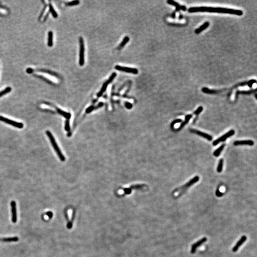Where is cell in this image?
I'll use <instances>...</instances> for the list:
<instances>
[{
  "label": "cell",
  "mask_w": 257,
  "mask_h": 257,
  "mask_svg": "<svg viewBox=\"0 0 257 257\" xmlns=\"http://www.w3.org/2000/svg\"><path fill=\"white\" fill-rule=\"evenodd\" d=\"M129 40H130L129 37H128V36L125 37L123 39V40L122 41V42H121V43L119 45L118 47L119 50H121L122 48H123V47L129 41Z\"/></svg>",
  "instance_id": "cell-24"
},
{
  "label": "cell",
  "mask_w": 257,
  "mask_h": 257,
  "mask_svg": "<svg viewBox=\"0 0 257 257\" xmlns=\"http://www.w3.org/2000/svg\"><path fill=\"white\" fill-rule=\"evenodd\" d=\"M18 240H19V239H18V237H10V238H4L3 239H2V241H4V242H15V241H18Z\"/></svg>",
  "instance_id": "cell-23"
},
{
  "label": "cell",
  "mask_w": 257,
  "mask_h": 257,
  "mask_svg": "<svg viewBox=\"0 0 257 257\" xmlns=\"http://www.w3.org/2000/svg\"><path fill=\"white\" fill-rule=\"evenodd\" d=\"M53 34L52 31H49L48 33V42L47 45L50 47H52L53 44Z\"/></svg>",
  "instance_id": "cell-14"
},
{
  "label": "cell",
  "mask_w": 257,
  "mask_h": 257,
  "mask_svg": "<svg viewBox=\"0 0 257 257\" xmlns=\"http://www.w3.org/2000/svg\"><path fill=\"white\" fill-rule=\"evenodd\" d=\"M207 241V239L206 237H204L202 238L199 241H198L195 243H194L193 244H192L191 248V253L192 254H194L196 252V250L197 248L200 247V246L202 245L205 243L206 241Z\"/></svg>",
  "instance_id": "cell-9"
},
{
  "label": "cell",
  "mask_w": 257,
  "mask_h": 257,
  "mask_svg": "<svg viewBox=\"0 0 257 257\" xmlns=\"http://www.w3.org/2000/svg\"><path fill=\"white\" fill-rule=\"evenodd\" d=\"M49 12L51 13L53 16L54 18H57L58 17V14L55 11L54 9L53 8V6L51 4H50L49 5Z\"/></svg>",
  "instance_id": "cell-20"
},
{
  "label": "cell",
  "mask_w": 257,
  "mask_h": 257,
  "mask_svg": "<svg viewBox=\"0 0 257 257\" xmlns=\"http://www.w3.org/2000/svg\"><path fill=\"white\" fill-rule=\"evenodd\" d=\"M80 45L79 64L81 66H83L84 63V44L83 39L82 37L80 38Z\"/></svg>",
  "instance_id": "cell-4"
},
{
  "label": "cell",
  "mask_w": 257,
  "mask_h": 257,
  "mask_svg": "<svg viewBox=\"0 0 257 257\" xmlns=\"http://www.w3.org/2000/svg\"><path fill=\"white\" fill-rule=\"evenodd\" d=\"M247 239V237L246 236H243L241 237V238L240 239V240L237 242V243L236 244V245H235L234 246V247L233 248V252H235L237 251V250L240 248V247H241V246L245 242V241H246Z\"/></svg>",
  "instance_id": "cell-11"
},
{
  "label": "cell",
  "mask_w": 257,
  "mask_h": 257,
  "mask_svg": "<svg viewBox=\"0 0 257 257\" xmlns=\"http://www.w3.org/2000/svg\"><path fill=\"white\" fill-rule=\"evenodd\" d=\"M181 9L184 11H185L186 10V7L185 6H181Z\"/></svg>",
  "instance_id": "cell-39"
},
{
  "label": "cell",
  "mask_w": 257,
  "mask_h": 257,
  "mask_svg": "<svg viewBox=\"0 0 257 257\" xmlns=\"http://www.w3.org/2000/svg\"><path fill=\"white\" fill-rule=\"evenodd\" d=\"M48 15H49V13H47V14H46V16H45V17H44V21H45V20H47V18H48Z\"/></svg>",
  "instance_id": "cell-40"
},
{
  "label": "cell",
  "mask_w": 257,
  "mask_h": 257,
  "mask_svg": "<svg viewBox=\"0 0 257 257\" xmlns=\"http://www.w3.org/2000/svg\"><path fill=\"white\" fill-rule=\"evenodd\" d=\"M223 159H221L220 160L219 162V164H218V167H217V171L220 173L222 171V168H223Z\"/></svg>",
  "instance_id": "cell-26"
},
{
  "label": "cell",
  "mask_w": 257,
  "mask_h": 257,
  "mask_svg": "<svg viewBox=\"0 0 257 257\" xmlns=\"http://www.w3.org/2000/svg\"><path fill=\"white\" fill-rule=\"evenodd\" d=\"M125 105H126V107L127 108H128V109H131V108H132V104H131L130 103L126 102V104H125Z\"/></svg>",
  "instance_id": "cell-37"
},
{
  "label": "cell",
  "mask_w": 257,
  "mask_h": 257,
  "mask_svg": "<svg viewBox=\"0 0 257 257\" xmlns=\"http://www.w3.org/2000/svg\"><path fill=\"white\" fill-rule=\"evenodd\" d=\"M26 72H27V74H32L34 70H33V69L31 68H27V69H26Z\"/></svg>",
  "instance_id": "cell-35"
},
{
  "label": "cell",
  "mask_w": 257,
  "mask_h": 257,
  "mask_svg": "<svg viewBox=\"0 0 257 257\" xmlns=\"http://www.w3.org/2000/svg\"><path fill=\"white\" fill-rule=\"evenodd\" d=\"M46 134L47 135V136L49 137L50 141L51 143H52V145L53 146L54 150L57 153V155L58 156V157H59V158L62 161H64L65 160V158L64 155H63L62 153H61V151L60 148L58 147V144H57V143L56 142V141L55 140L53 135L52 134V133L49 131H46Z\"/></svg>",
  "instance_id": "cell-2"
},
{
  "label": "cell",
  "mask_w": 257,
  "mask_h": 257,
  "mask_svg": "<svg viewBox=\"0 0 257 257\" xmlns=\"http://www.w3.org/2000/svg\"><path fill=\"white\" fill-rule=\"evenodd\" d=\"M225 146V144H224L221 145L220 147L218 148L214 152L213 155L216 157H218L219 155H220L221 152L224 149Z\"/></svg>",
  "instance_id": "cell-19"
},
{
  "label": "cell",
  "mask_w": 257,
  "mask_h": 257,
  "mask_svg": "<svg viewBox=\"0 0 257 257\" xmlns=\"http://www.w3.org/2000/svg\"><path fill=\"white\" fill-rule=\"evenodd\" d=\"M255 97H256V99H257V94H255Z\"/></svg>",
  "instance_id": "cell-43"
},
{
  "label": "cell",
  "mask_w": 257,
  "mask_h": 257,
  "mask_svg": "<svg viewBox=\"0 0 257 257\" xmlns=\"http://www.w3.org/2000/svg\"><path fill=\"white\" fill-rule=\"evenodd\" d=\"M11 212H12V220L13 223H16L17 220V215L16 204L15 201H12L11 203Z\"/></svg>",
  "instance_id": "cell-8"
},
{
  "label": "cell",
  "mask_w": 257,
  "mask_h": 257,
  "mask_svg": "<svg viewBox=\"0 0 257 257\" xmlns=\"http://www.w3.org/2000/svg\"><path fill=\"white\" fill-rule=\"evenodd\" d=\"M216 194L217 196H218V197H221L223 195V194L219 191V189H217L216 192Z\"/></svg>",
  "instance_id": "cell-36"
},
{
  "label": "cell",
  "mask_w": 257,
  "mask_h": 257,
  "mask_svg": "<svg viewBox=\"0 0 257 257\" xmlns=\"http://www.w3.org/2000/svg\"><path fill=\"white\" fill-rule=\"evenodd\" d=\"M167 3L168 4L172 5H173V6H175V12L179 11H180V10H181V6H180V4H179L178 3L175 2V1H172V0H168V1H167Z\"/></svg>",
  "instance_id": "cell-16"
},
{
  "label": "cell",
  "mask_w": 257,
  "mask_h": 257,
  "mask_svg": "<svg viewBox=\"0 0 257 257\" xmlns=\"http://www.w3.org/2000/svg\"><path fill=\"white\" fill-rule=\"evenodd\" d=\"M117 75V74H116L115 73H113L112 74H111V75H110V77L109 78V79H108V80L107 81V82H108V83L109 84L110 83H111V82L113 81V80H114V78L116 77Z\"/></svg>",
  "instance_id": "cell-27"
},
{
  "label": "cell",
  "mask_w": 257,
  "mask_h": 257,
  "mask_svg": "<svg viewBox=\"0 0 257 257\" xmlns=\"http://www.w3.org/2000/svg\"><path fill=\"white\" fill-rule=\"evenodd\" d=\"M115 69L119 71H122L126 72L127 73H131V74H138V70L135 68H131L129 67H123L120 65H116L115 67Z\"/></svg>",
  "instance_id": "cell-7"
},
{
  "label": "cell",
  "mask_w": 257,
  "mask_h": 257,
  "mask_svg": "<svg viewBox=\"0 0 257 257\" xmlns=\"http://www.w3.org/2000/svg\"><path fill=\"white\" fill-rule=\"evenodd\" d=\"M253 91V90H250V91H239V94H251L252 93Z\"/></svg>",
  "instance_id": "cell-33"
},
{
  "label": "cell",
  "mask_w": 257,
  "mask_h": 257,
  "mask_svg": "<svg viewBox=\"0 0 257 257\" xmlns=\"http://www.w3.org/2000/svg\"><path fill=\"white\" fill-rule=\"evenodd\" d=\"M65 130L66 131H69V130H70V127H69V121H67L66 122L65 127Z\"/></svg>",
  "instance_id": "cell-32"
},
{
  "label": "cell",
  "mask_w": 257,
  "mask_h": 257,
  "mask_svg": "<svg viewBox=\"0 0 257 257\" xmlns=\"http://www.w3.org/2000/svg\"><path fill=\"white\" fill-rule=\"evenodd\" d=\"M124 192H125V193L129 194L131 193V189H125Z\"/></svg>",
  "instance_id": "cell-38"
},
{
  "label": "cell",
  "mask_w": 257,
  "mask_h": 257,
  "mask_svg": "<svg viewBox=\"0 0 257 257\" xmlns=\"http://www.w3.org/2000/svg\"><path fill=\"white\" fill-rule=\"evenodd\" d=\"M190 131L192 133H193L194 134H196L198 135L199 136H201L203 138H204L205 139H208L209 141H211L212 139V136H211V135L208 134L205 132H203L202 131H198V130H195V129H191L190 130Z\"/></svg>",
  "instance_id": "cell-10"
},
{
  "label": "cell",
  "mask_w": 257,
  "mask_h": 257,
  "mask_svg": "<svg viewBox=\"0 0 257 257\" xmlns=\"http://www.w3.org/2000/svg\"><path fill=\"white\" fill-rule=\"evenodd\" d=\"M0 121L19 129H22L24 127V124L22 123H17L15 121H13L2 116H0Z\"/></svg>",
  "instance_id": "cell-5"
},
{
  "label": "cell",
  "mask_w": 257,
  "mask_h": 257,
  "mask_svg": "<svg viewBox=\"0 0 257 257\" xmlns=\"http://www.w3.org/2000/svg\"><path fill=\"white\" fill-rule=\"evenodd\" d=\"M254 83H256V81L255 80H251L247 83V85L249 87H251Z\"/></svg>",
  "instance_id": "cell-31"
},
{
  "label": "cell",
  "mask_w": 257,
  "mask_h": 257,
  "mask_svg": "<svg viewBox=\"0 0 257 257\" xmlns=\"http://www.w3.org/2000/svg\"><path fill=\"white\" fill-rule=\"evenodd\" d=\"M108 85H109V84L108 83V82H107L103 84V85L102 86V88L101 90H100V91L97 94V96H98V97H100L101 96H102L103 94L105 91V90L107 89V86H108Z\"/></svg>",
  "instance_id": "cell-18"
},
{
  "label": "cell",
  "mask_w": 257,
  "mask_h": 257,
  "mask_svg": "<svg viewBox=\"0 0 257 257\" xmlns=\"http://www.w3.org/2000/svg\"><path fill=\"white\" fill-rule=\"evenodd\" d=\"M199 179H200V178H199V176H197L194 177L193 179L190 180L187 183L184 185L183 186H182L181 187H180V188H178V189L176 190L175 192L180 191V192L179 194V195L180 196L182 193H184L185 192L187 189L190 188L191 186L193 185V184H194L196 182H197L199 180Z\"/></svg>",
  "instance_id": "cell-3"
},
{
  "label": "cell",
  "mask_w": 257,
  "mask_h": 257,
  "mask_svg": "<svg viewBox=\"0 0 257 257\" xmlns=\"http://www.w3.org/2000/svg\"><path fill=\"white\" fill-rule=\"evenodd\" d=\"M233 144L235 146H239V145L253 146L254 144V143L252 140H243V141H236Z\"/></svg>",
  "instance_id": "cell-12"
},
{
  "label": "cell",
  "mask_w": 257,
  "mask_h": 257,
  "mask_svg": "<svg viewBox=\"0 0 257 257\" xmlns=\"http://www.w3.org/2000/svg\"><path fill=\"white\" fill-rule=\"evenodd\" d=\"M234 134H235V131H234V130H232L229 131L227 133H225L224 135H223L222 136H221L220 138H219L217 139L216 140L214 141L213 142V145L214 146H216V145H218L219 143H220L221 142H224L226 139H227L229 137L232 136Z\"/></svg>",
  "instance_id": "cell-6"
},
{
  "label": "cell",
  "mask_w": 257,
  "mask_h": 257,
  "mask_svg": "<svg viewBox=\"0 0 257 257\" xmlns=\"http://www.w3.org/2000/svg\"><path fill=\"white\" fill-rule=\"evenodd\" d=\"M189 12H216L220 13H228L235 14L239 16L242 15L243 12L241 10H234L231 9L224 8L221 7H191L188 9Z\"/></svg>",
  "instance_id": "cell-1"
},
{
  "label": "cell",
  "mask_w": 257,
  "mask_h": 257,
  "mask_svg": "<svg viewBox=\"0 0 257 257\" xmlns=\"http://www.w3.org/2000/svg\"><path fill=\"white\" fill-rule=\"evenodd\" d=\"M12 90V88L11 87H7L4 90L0 91V97L3 96L5 94H7L10 92Z\"/></svg>",
  "instance_id": "cell-22"
},
{
  "label": "cell",
  "mask_w": 257,
  "mask_h": 257,
  "mask_svg": "<svg viewBox=\"0 0 257 257\" xmlns=\"http://www.w3.org/2000/svg\"><path fill=\"white\" fill-rule=\"evenodd\" d=\"M203 107L202 106H200L197 110H196L194 112V114L195 115H198L199 114H200V112H201L203 110Z\"/></svg>",
  "instance_id": "cell-30"
},
{
  "label": "cell",
  "mask_w": 257,
  "mask_h": 257,
  "mask_svg": "<svg viewBox=\"0 0 257 257\" xmlns=\"http://www.w3.org/2000/svg\"><path fill=\"white\" fill-rule=\"evenodd\" d=\"M38 71L39 72H42L43 73H45V74H49L50 75H52L53 76H56L58 77V75L56 73H53V72H51L48 69H40L38 70Z\"/></svg>",
  "instance_id": "cell-25"
},
{
  "label": "cell",
  "mask_w": 257,
  "mask_h": 257,
  "mask_svg": "<svg viewBox=\"0 0 257 257\" xmlns=\"http://www.w3.org/2000/svg\"><path fill=\"white\" fill-rule=\"evenodd\" d=\"M209 24L208 21L205 22L203 25H201L199 28L196 29V30L195 31V33H196V34L200 33L202 31H203L204 30L208 28V27L209 26Z\"/></svg>",
  "instance_id": "cell-15"
},
{
  "label": "cell",
  "mask_w": 257,
  "mask_h": 257,
  "mask_svg": "<svg viewBox=\"0 0 257 257\" xmlns=\"http://www.w3.org/2000/svg\"><path fill=\"white\" fill-rule=\"evenodd\" d=\"M94 106H90V107H89L88 108H87V109L86 110V112L87 113H89L90 112H91L92 110H94Z\"/></svg>",
  "instance_id": "cell-34"
},
{
  "label": "cell",
  "mask_w": 257,
  "mask_h": 257,
  "mask_svg": "<svg viewBox=\"0 0 257 257\" xmlns=\"http://www.w3.org/2000/svg\"><path fill=\"white\" fill-rule=\"evenodd\" d=\"M182 122V120H181V119H177V120H174V121H173V122H172V123H171V129H172V130L174 129L173 127H174V125L175 124L177 123H181V122Z\"/></svg>",
  "instance_id": "cell-29"
},
{
  "label": "cell",
  "mask_w": 257,
  "mask_h": 257,
  "mask_svg": "<svg viewBox=\"0 0 257 257\" xmlns=\"http://www.w3.org/2000/svg\"><path fill=\"white\" fill-rule=\"evenodd\" d=\"M179 18H180V19H181L182 18V15H180Z\"/></svg>",
  "instance_id": "cell-42"
},
{
  "label": "cell",
  "mask_w": 257,
  "mask_h": 257,
  "mask_svg": "<svg viewBox=\"0 0 257 257\" xmlns=\"http://www.w3.org/2000/svg\"><path fill=\"white\" fill-rule=\"evenodd\" d=\"M172 17L173 18H175V12H173L172 14Z\"/></svg>",
  "instance_id": "cell-41"
},
{
  "label": "cell",
  "mask_w": 257,
  "mask_h": 257,
  "mask_svg": "<svg viewBox=\"0 0 257 257\" xmlns=\"http://www.w3.org/2000/svg\"><path fill=\"white\" fill-rule=\"evenodd\" d=\"M202 91L205 93L208 94H215L218 92H219V90H210L207 88H203L202 89Z\"/></svg>",
  "instance_id": "cell-17"
},
{
  "label": "cell",
  "mask_w": 257,
  "mask_h": 257,
  "mask_svg": "<svg viewBox=\"0 0 257 257\" xmlns=\"http://www.w3.org/2000/svg\"><path fill=\"white\" fill-rule=\"evenodd\" d=\"M192 115H191V114L186 115V116H185V121H184V122H182V123L180 125V127H179L178 129L174 130V131H180V130H181V129L183 128L184 126L186 124H187L188 123V122H189V121L190 120V119L192 118Z\"/></svg>",
  "instance_id": "cell-13"
},
{
  "label": "cell",
  "mask_w": 257,
  "mask_h": 257,
  "mask_svg": "<svg viewBox=\"0 0 257 257\" xmlns=\"http://www.w3.org/2000/svg\"><path fill=\"white\" fill-rule=\"evenodd\" d=\"M57 110L59 113H60L61 115H62L63 116H64V117H65L66 118L69 119L71 116V115L70 113L66 112L65 111L61 110L60 109L57 108Z\"/></svg>",
  "instance_id": "cell-21"
},
{
  "label": "cell",
  "mask_w": 257,
  "mask_h": 257,
  "mask_svg": "<svg viewBox=\"0 0 257 257\" xmlns=\"http://www.w3.org/2000/svg\"><path fill=\"white\" fill-rule=\"evenodd\" d=\"M80 2L79 1H73L72 2H70L69 3H68L66 4V5L67 6H74V5H77L78 4H79Z\"/></svg>",
  "instance_id": "cell-28"
}]
</instances>
